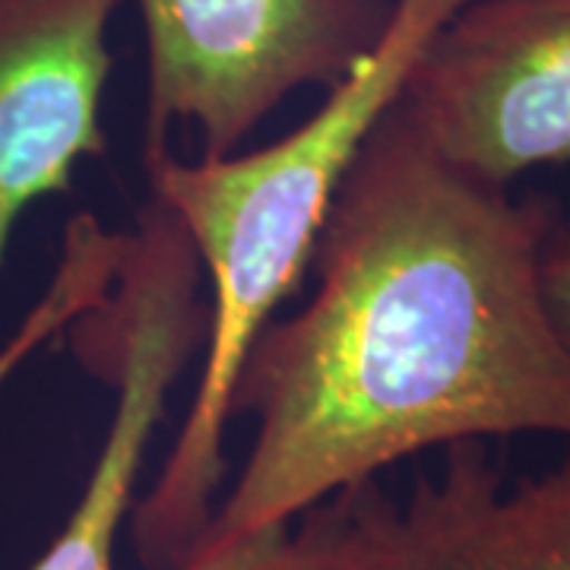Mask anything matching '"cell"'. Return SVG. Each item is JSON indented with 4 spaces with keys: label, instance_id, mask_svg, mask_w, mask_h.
Instances as JSON below:
<instances>
[{
    "label": "cell",
    "instance_id": "3",
    "mask_svg": "<svg viewBox=\"0 0 570 570\" xmlns=\"http://www.w3.org/2000/svg\"><path fill=\"white\" fill-rule=\"evenodd\" d=\"M204 269L156 200L124 232V257L102 305L63 333L80 365L115 393L99 456L67 523L32 570H115L118 539L137 504L153 434L171 390L206 343Z\"/></svg>",
    "mask_w": 570,
    "mask_h": 570
},
{
    "label": "cell",
    "instance_id": "8",
    "mask_svg": "<svg viewBox=\"0 0 570 570\" xmlns=\"http://www.w3.org/2000/svg\"><path fill=\"white\" fill-rule=\"evenodd\" d=\"M124 232H108L92 213H77L67 223L51 283L0 346V390L39 348L61 340L73 321L102 305L118 276Z\"/></svg>",
    "mask_w": 570,
    "mask_h": 570
},
{
    "label": "cell",
    "instance_id": "5",
    "mask_svg": "<svg viewBox=\"0 0 570 570\" xmlns=\"http://www.w3.org/2000/svg\"><path fill=\"white\" fill-rule=\"evenodd\" d=\"M396 108L448 163L498 187L570 168V0L463 3Z\"/></svg>",
    "mask_w": 570,
    "mask_h": 570
},
{
    "label": "cell",
    "instance_id": "9",
    "mask_svg": "<svg viewBox=\"0 0 570 570\" xmlns=\"http://www.w3.org/2000/svg\"><path fill=\"white\" fill-rule=\"evenodd\" d=\"M175 570H362L352 489L288 523L200 542Z\"/></svg>",
    "mask_w": 570,
    "mask_h": 570
},
{
    "label": "cell",
    "instance_id": "10",
    "mask_svg": "<svg viewBox=\"0 0 570 570\" xmlns=\"http://www.w3.org/2000/svg\"><path fill=\"white\" fill-rule=\"evenodd\" d=\"M542 295L561 343L570 352V216H554L542 245Z\"/></svg>",
    "mask_w": 570,
    "mask_h": 570
},
{
    "label": "cell",
    "instance_id": "2",
    "mask_svg": "<svg viewBox=\"0 0 570 570\" xmlns=\"http://www.w3.org/2000/svg\"><path fill=\"white\" fill-rule=\"evenodd\" d=\"M463 3L393 0L381 41L276 142L200 163H184L168 146L142 149L153 200L178 223L209 279L200 381L156 485L130 510L134 546L149 570H175L204 539L247 348L302 285L348 168L431 36Z\"/></svg>",
    "mask_w": 570,
    "mask_h": 570
},
{
    "label": "cell",
    "instance_id": "7",
    "mask_svg": "<svg viewBox=\"0 0 570 570\" xmlns=\"http://www.w3.org/2000/svg\"><path fill=\"white\" fill-rule=\"evenodd\" d=\"M362 570H570V453L508 485L485 441L444 448L406 501L352 489Z\"/></svg>",
    "mask_w": 570,
    "mask_h": 570
},
{
    "label": "cell",
    "instance_id": "4",
    "mask_svg": "<svg viewBox=\"0 0 570 570\" xmlns=\"http://www.w3.org/2000/svg\"><path fill=\"white\" fill-rule=\"evenodd\" d=\"M146 26L142 149L171 127L204 159L238 153L298 89H333L387 29L393 0H137Z\"/></svg>",
    "mask_w": 570,
    "mask_h": 570
},
{
    "label": "cell",
    "instance_id": "1",
    "mask_svg": "<svg viewBox=\"0 0 570 570\" xmlns=\"http://www.w3.org/2000/svg\"><path fill=\"white\" fill-rule=\"evenodd\" d=\"M554 216L448 163L393 102L326 213L307 305L247 348L228 409L254 441L200 542L288 523L422 450L570 441V352L542 295Z\"/></svg>",
    "mask_w": 570,
    "mask_h": 570
},
{
    "label": "cell",
    "instance_id": "6",
    "mask_svg": "<svg viewBox=\"0 0 570 570\" xmlns=\"http://www.w3.org/2000/svg\"><path fill=\"white\" fill-rule=\"evenodd\" d=\"M124 0H0V279L17 223L105 159L108 26Z\"/></svg>",
    "mask_w": 570,
    "mask_h": 570
}]
</instances>
